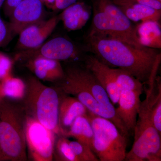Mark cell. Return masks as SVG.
Instances as JSON below:
<instances>
[{
	"instance_id": "cell-7",
	"label": "cell",
	"mask_w": 161,
	"mask_h": 161,
	"mask_svg": "<svg viewBox=\"0 0 161 161\" xmlns=\"http://www.w3.org/2000/svg\"><path fill=\"white\" fill-rule=\"evenodd\" d=\"M25 136L29 159L34 161L53 160L54 148L58 136L54 132L26 115Z\"/></svg>"
},
{
	"instance_id": "cell-27",
	"label": "cell",
	"mask_w": 161,
	"mask_h": 161,
	"mask_svg": "<svg viewBox=\"0 0 161 161\" xmlns=\"http://www.w3.org/2000/svg\"><path fill=\"white\" fill-rule=\"evenodd\" d=\"M78 0H56L55 11L63 10L72 4L78 2Z\"/></svg>"
},
{
	"instance_id": "cell-8",
	"label": "cell",
	"mask_w": 161,
	"mask_h": 161,
	"mask_svg": "<svg viewBox=\"0 0 161 161\" xmlns=\"http://www.w3.org/2000/svg\"><path fill=\"white\" fill-rule=\"evenodd\" d=\"M80 51L71 41L58 37L43 43L37 48L19 51L14 56V61L25 62L36 57H44L61 61L75 60L79 58Z\"/></svg>"
},
{
	"instance_id": "cell-26",
	"label": "cell",
	"mask_w": 161,
	"mask_h": 161,
	"mask_svg": "<svg viewBox=\"0 0 161 161\" xmlns=\"http://www.w3.org/2000/svg\"><path fill=\"white\" fill-rule=\"evenodd\" d=\"M136 3L152 8L161 10V2L158 0H134Z\"/></svg>"
},
{
	"instance_id": "cell-10",
	"label": "cell",
	"mask_w": 161,
	"mask_h": 161,
	"mask_svg": "<svg viewBox=\"0 0 161 161\" xmlns=\"http://www.w3.org/2000/svg\"><path fill=\"white\" fill-rule=\"evenodd\" d=\"M60 21L59 14L26 26L19 34L16 49L19 52L37 48L51 35Z\"/></svg>"
},
{
	"instance_id": "cell-14",
	"label": "cell",
	"mask_w": 161,
	"mask_h": 161,
	"mask_svg": "<svg viewBox=\"0 0 161 161\" xmlns=\"http://www.w3.org/2000/svg\"><path fill=\"white\" fill-rule=\"evenodd\" d=\"M85 67L89 69L107 92L112 104H117L120 91L110 71L109 66L94 56L85 59Z\"/></svg>"
},
{
	"instance_id": "cell-15",
	"label": "cell",
	"mask_w": 161,
	"mask_h": 161,
	"mask_svg": "<svg viewBox=\"0 0 161 161\" xmlns=\"http://www.w3.org/2000/svg\"><path fill=\"white\" fill-rule=\"evenodd\" d=\"M87 112L86 107L77 98L61 92L58 117L61 135L64 136L78 116Z\"/></svg>"
},
{
	"instance_id": "cell-16",
	"label": "cell",
	"mask_w": 161,
	"mask_h": 161,
	"mask_svg": "<svg viewBox=\"0 0 161 161\" xmlns=\"http://www.w3.org/2000/svg\"><path fill=\"white\" fill-rule=\"evenodd\" d=\"M92 9L84 2H77L63 10L59 14L60 21L68 31L81 29L89 20Z\"/></svg>"
},
{
	"instance_id": "cell-2",
	"label": "cell",
	"mask_w": 161,
	"mask_h": 161,
	"mask_svg": "<svg viewBox=\"0 0 161 161\" xmlns=\"http://www.w3.org/2000/svg\"><path fill=\"white\" fill-rule=\"evenodd\" d=\"M26 115L21 101L0 100V148L6 161H25Z\"/></svg>"
},
{
	"instance_id": "cell-33",
	"label": "cell",
	"mask_w": 161,
	"mask_h": 161,
	"mask_svg": "<svg viewBox=\"0 0 161 161\" xmlns=\"http://www.w3.org/2000/svg\"><path fill=\"white\" fill-rule=\"evenodd\" d=\"M158 1H160V2H161V0H158Z\"/></svg>"
},
{
	"instance_id": "cell-6",
	"label": "cell",
	"mask_w": 161,
	"mask_h": 161,
	"mask_svg": "<svg viewBox=\"0 0 161 161\" xmlns=\"http://www.w3.org/2000/svg\"><path fill=\"white\" fill-rule=\"evenodd\" d=\"M93 130L92 150L99 161H125L127 139L112 121L88 111Z\"/></svg>"
},
{
	"instance_id": "cell-1",
	"label": "cell",
	"mask_w": 161,
	"mask_h": 161,
	"mask_svg": "<svg viewBox=\"0 0 161 161\" xmlns=\"http://www.w3.org/2000/svg\"><path fill=\"white\" fill-rule=\"evenodd\" d=\"M87 43L88 47L98 60L108 66L125 71L144 85L149 80L161 55L157 49L134 46L108 37L88 36Z\"/></svg>"
},
{
	"instance_id": "cell-21",
	"label": "cell",
	"mask_w": 161,
	"mask_h": 161,
	"mask_svg": "<svg viewBox=\"0 0 161 161\" xmlns=\"http://www.w3.org/2000/svg\"><path fill=\"white\" fill-rule=\"evenodd\" d=\"M53 159L58 161H79L73 152L68 137L58 136L54 145Z\"/></svg>"
},
{
	"instance_id": "cell-13",
	"label": "cell",
	"mask_w": 161,
	"mask_h": 161,
	"mask_svg": "<svg viewBox=\"0 0 161 161\" xmlns=\"http://www.w3.org/2000/svg\"><path fill=\"white\" fill-rule=\"evenodd\" d=\"M24 62L26 67L40 80L55 83L64 77V69L59 60L39 56Z\"/></svg>"
},
{
	"instance_id": "cell-18",
	"label": "cell",
	"mask_w": 161,
	"mask_h": 161,
	"mask_svg": "<svg viewBox=\"0 0 161 161\" xmlns=\"http://www.w3.org/2000/svg\"><path fill=\"white\" fill-rule=\"evenodd\" d=\"M136 36L142 46L153 49L161 47V25L158 21H142L135 27Z\"/></svg>"
},
{
	"instance_id": "cell-24",
	"label": "cell",
	"mask_w": 161,
	"mask_h": 161,
	"mask_svg": "<svg viewBox=\"0 0 161 161\" xmlns=\"http://www.w3.org/2000/svg\"><path fill=\"white\" fill-rule=\"evenodd\" d=\"M13 36L9 23H6L0 16V47L8 43Z\"/></svg>"
},
{
	"instance_id": "cell-28",
	"label": "cell",
	"mask_w": 161,
	"mask_h": 161,
	"mask_svg": "<svg viewBox=\"0 0 161 161\" xmlns=\"http://www.w3.org/2000/svg\"><path fill=\"white\" fill-rule=\"evenodd\" d=\"M56 0H45L44 5L48 9L55 11Z\"/></svg>"
},
{
	"instance_id": "cell-19",
	"label": "cell",
	"mask_w": 161,
	"mask_h": 161,
	"mask_svg": "<svg viewBox=\"0 0 161 161\" xmlns=\"http://www.w3.org/2000/svg\"><path fill=\"white\" fill-rule=\"evenodd\" d=\"M64 136L68 138L73 137L88 146L92 150L93 130L86 114L78 116L75 119Z\"/></svg>"
},
{
	"instance_id": "cell-20",
	"label": "cell",
	"mask_w": 161,
	"mask_h": 161,
	"mask_svg": "<svg viewBox=\"0 0 161 161\" xmlns=\"http://www.w3.org/2000/svg\"><path fill=\"white\" fill-rule=\"evenodd\" d=\"M1 92L3 97L22 101L26 92V82L19 78L12 76L0 81Z\"/></svg>"
},
{
	"instance_id": "cell-12",
	"label": "cell",
	"mask_w": 161,
	"mask_h": 161,
	"mask_svg": "<svg viewBox=\"0 0 161 161\" xmlns=\"http://www.w3.org/2000/svg\"><path fill=\"white\" fill-rule=\"evenodd\" d=\"M143 90H121L115 112L129 131L133 132L141 103L140 96Z\"/></svg>"
},
{
	"instance_id": "cell-25",
	"label": "cell",
	"mask_w": 161,
	"mask_h": 161,
	"mask_svg": "<svg viewBox=\"0 0 161 161\" xmlns=\"http://www.w3.org/2000/svg\"><path fill=\"white\" fill-rule=\"evenodd\" d=\"M22 0H6L3 5V10L6 16L9 17L14 8Z\"/></svg>"
},
{
	"instance_id": "cell-3",
	"label": "cell",
	"mask_w": 161,
	"mask_h": 161,
	"mask_svg": "<svg viewBox=\"0 0 161 161\" xmlns=\"http://www.w3.org/2000/svg\"><path fill=\"white\" fill-rule=\"evenodd\" d=\"M25 82L26 92L21 103L26 115L35 119L56 135H61L58 117L60 90L45 85L35 76H30Z\"/></svg>"
},
{
	"instance_id": "cell-32",
	"label": "cell",
	"mask_w": 161,
	"mask_h": 161,
	"mask_svg": "<svg viewBox=\"0 0 161 161\" xmlns=\"http://www.w3.org/2000/svg\"><path fill=\"white\" fill-rule=\"evenodd\" d=\"M40 1H41V2H42L44 5V3H45V0H40Z\"/></svg>"
},
{
	"instance_id": "cell-4",
	"label": "cell",
	"mask_w": 161,
	"mask_h": 161,
	"mask_svg": "<svg viewBox=\"0 0 161 161\" xmlns=\"http://www.w3.org/2000/svg\"><path fill=\"white\" fill-rule=\"evenodd\" d=\"M93 18L88 36H97L118 39L134 46L138 43L135 27L112 0H92Z\"/></svg>"
},
{
	"instance_id": "cell-29",
	"label": "cell",
	"mask_w": 161,
	"mask_h": 161,
	"mask_svg": "<svg viewBox=\"0 0 161 161\" xmlns=\"http://www.w3.org/2000/svg\"><path fill=\"white\" fill-rule=\"evenodd\" d=\"M6 161L4 156L3 155V152L0 148V161Z\"/></svg>"
},
{
	"instance_id": "cell-9",
	"label": "cell",
	"mask_w": 161,
	"mask_h": 161,
	"mask_svg": "<svg viewBox=\"0 0 161 161\" xmlns=\"http://www.w3.org/2000/svg\"><path fill=\"white\" fill-rule=\"evenodd\" d=\"M64 70L63 79L88 91L109 113L120 119L107 92L89 69L86 67L70 65Z\"/></svg>"
},
{
	"instance_id": "cell-22",
	"label": "cell",
	"mask_w": 161,
	"mask_h": 161,
	"mask_svg": "<svg viewBox=\"0 0 161 161\" xmlns=\"http://www.w3.org/2000/svg\"><path fill=\"white\" fill-rule=\"evenodd\" d=\"M69 143L73 152L79 161H99L93 150L88 146L78 141H70Z\"/></svg>"
},
{
	"instance_id": "cell-5",
	"label": "cell",
	"mask_w": 161,
	"mask_h": 161,
	"mask_svg": "<svg viewBox=\"0 0 161 161\" xmlns=\"http://www.w3.org/2000/svg\"><path fill=\"white\" fill-rule=\"evenodd\" d=\"M134 128L132 149L125 161H161V134L153 126L148 99L141 102Z\"/></svg>"
},
{
	"instance_id": "cell-11",
	"label": "cell",
	"mask_w": 161,
	"mask_h": 161,
	"mask_svg": "<svg viewBox=\"0 0 161 161\" xmlns=\"http://www.w3.org/2000/svg\"><path fill=\"white\" fill-rule=\"evenodd\" d=\"M44 6L40 0H22L9 17L13 36L19 35L26 26L46 19Z\"/></svg>"
},
{
	"instance_id": "cell-31",
	"label": "cell",
	"mask_w": 161,
	"mask_h": 161,
	"mask_svg": "<svg viewBox=\"0 0 161 161\" xmlns=\"http://www.w3.org/2000/svg\"><path fill=\"white\" fill-rule=\"evenodd\" d=\"M3 98V95H2V92H1V82H0V100H1V99Z\"/></svg>"
},
{
	"instance_id": "cell-23",
	"label": "cell",
	"mask_w": 161,
	"mask_h": 161,
	"mask_svg": "<svg viewBox=\"0 0 161 161\" xmlns=\"http://www.w3.org/2000/svg\"><path fill=\"white\" fill-rule=\"evenodd\" d=\"M14 62V60L0 52V81L12 76V70Z\"/></svg>"
},
{
	"instance_id": "cell-17",
	"label": "cell",
	"mask_w": 161,
	"mask_h": 161,
	"mask_svg": "<svg viewBox=\"0 0 161 161\" xmlns=\"http://www.w3.org/2000/svg\"><path fill=\"white\" fill-rule=\"evenodd\" d=\"M130 21L142 22L147 20L159 21L161 10H156L136 3L134 0H112Z\"/></svg>"
},
{
	"instance_id": "cell-30",
	"label": "cell",
	"mask_w": 161,
	"mask_h": 161,
	"mask_svg": "<svg viewBox=\"0 0 161 161\" xmlns=\"http://www.w3.org/2000/svg\"><path fill=\"white\" fill-rule=\"evenodd\" d=\"M5 1H6V0H0V9H1V7H2V6L4 5V3H5Z\"/></svg>"
}]
</instances>
